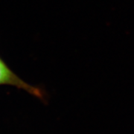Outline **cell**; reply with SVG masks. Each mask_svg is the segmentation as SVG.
Listing matches in <instances>:
<instances>
[{
    "instance_id": "6da1fadb",
    "label": "cell",
    "mask_w": 134,
    "mask_h": 134,
    "mask_svg": "<svg viewBox=\"0 0 134 134\" xmlns=\"http://www.w3.org/2000/svg\"><path fill=\"white\" fill-rule=\"evenodd\" d=\"M2 85L15 86L40 99L44 98L43 91L40 88L32 86L20 78L0 57V86Z\"/></svg>"
}]
</instances>
